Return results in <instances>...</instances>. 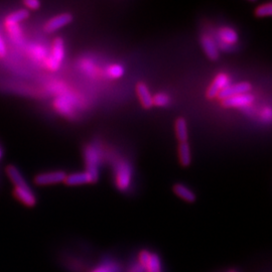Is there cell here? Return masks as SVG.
Listing matches in <instances>:
<instances>
[{
	"instance_id": "cell-16",
	"label": "cell",
	"mask_w": 272,
	"mask_h": 272,
	"mask_svg": "<svg viewBox=\"0 0 272 272\" xmlns=\"http://www.w3.org/2000/svg\"><path fill=\"white\" fill-rule=\"evenodd\" d=\"M179 157L183 167H189L192 162L191 148L188 142H181L179 146Z\"/></svg>"
},
{
	"instance_id": "cell-12",
	"label": "cell",
	"mask_w": 272,
	"mask_h": 272,
	"mask_svg": "<svg viewBox=\"0 0 272 272\" xmlns=\"http://www.w3.org/2000/svg\"><path fill=\"white\" fill-rule=\"evenodd\" d=\"M65 183L69 186H80L84 184H89V183H94V180L92 179L91 175L86 173H76L72 174L70 176H67Z\"/></svg>"
},
{
	"instance_id": "cell-18",
	"label": "cell",
	"mask_w": 272,
	"mask_h": 272,
	"mask_svg": "<svg viewBox=\"0 0 272 272\" xmlns=\"http://www.w3.org/2000/svg\"><path fill=\"white\" fill-rule=\"evenodd\" d=\"M7 175L10 179V181L13 183V185L15 187H26L28 186L26 181L24 180V178L21 176V174L19 173V171L13 167V166H9L7 168Z\"/></svg>"
},
{
	"instance_id": "cell-6",
	"label": "cell",
	"mask_w": 272,
	"mask_h": 272,
	"mask_svg": "<svg viewBox=\"0 0 272 272\" xmlns=\"http://www.w3.org/2000/svg\"><path fill=\"white\" fill-rule=\"evenodd\" d=\"M254 102V96L250 93L230 97L222 101V105L227 108H242L251 105Z\"/></svg>"
},
{
	"instance_id": "cell-4",
	"label": "cell",
	"mask_w": 272,
	"mask_h": 272,
	"mask_svg": "<svg viewBox=\"0 0 272 272\" xmlns=\"http://www.w3.org/2000/svg\"><path fill=\"white\" fill-rule=\"evenodd\" d=\"M67 175L63 172H51L37 175L34 179V183L38 186H47L53 184H60L65 182Z\"/></svg>"
},
{
	"instance_id": "cell-26",
	"label": "cell",
	"mask_w": 272,
	"mask_h": 272,
	"mask_svg": "<svg viewBox=\"0 0 272 272\" xmlns=\"http://www.w3.org/2000/svg\"><path fill=\"white\" fill-rule=\"evenodd\" d=\"M23 5L30 10H36L40 7V2L37 0H25L23 1Z\"/></svg>"
},
{
	"instance_id": "cell-24",
	"label": "cell",
	"mask_w": 272,
	"mask_h": 272,
	"mask_svg": "<svg viewBox=\"0 0 272 272\" xmlns=\"http://www.w3.org/2000/svg\"><path fill=\"white\" fill-rule=\"evenodd\" d=\"M152 100H153V104H155L156 106H160V107H165L170 103L169 96L163 94V93L156 94L154 97H152Z\"/></svg>"
},
{
	"instance_id": "cell-8",
	"label": "cell",
	"mask_w": 272,
	"mask_h": 272,
	"mask_svg": "<svg viewBox=\"0 0 272 272\" xmlns=\"http://www.w3.org/2000/svg\"><path fill=\"white\" fill-rule=\"evenodd\" d=\"M229 86V78L225 74H219L218 75L214 82L211 84L207 91V97L210 99L216 98L219 95V93Z\"/></svg>"
},
{
	"instance_id": "cell-14",
	"label": "cell",
	"mask_w": 272,
	"mask_h": 272,
	"mask_svg": "<svg viewBox=\"0 0 272 272\" xmlns=\"http://www.w3.org/2000/svg\"><path fill=\"white\" fill-rule=\"evenodd\" d=\"M174 192L178 197H180L181 199L185 200L188 203H194L197 199L195 193L193 191H191L189 188H187L185 185H182V184L175 185Z\"/></svg>"
},
{
	"instance_id": "cell-28",
	"label": "cell",
	"mask_w": 272,
	"mask_h": 272,
	"mask_svg": "<svg viewBox=\"0 0 272 272\" xmlns=\"http://www.w3.org/2000/svg\"><path fill=\"white\" fill-rule=\"evenodd\" d=\"M262 117L267 122H270V120H271V109L269 107H266L264 109L263 112H262Z\"/></svg>"
},
{
	"instance_id": "cell-7",
	"label": "cell",
	"mask_w": 272,
	"mask_h": 272,
	"mask_svg": "<svg viewBox=\"0 0 272 272\" xmlns=\"http://www.w3.org/2000/svg\"><path fill=\"white\" fill-rule=\"evenodd\" d=\"M72 20H73V15L71 13H61L59 15H56V16H53L52 18H50L46 22L44 29L46 32L57 31L60 28L69 24Z\"/></svg>"
},
{
	"instance_id": "cell-17",
	"label": "cell",
	"mask_w": 272,
	"mask_h": 272,
	"mask_svg": "<svg viewBox=\"0 0 272 272\" xmlns=\"http://www.w3.org/2000/svg\"><path fill=\"white\" fill-rule=\"evenodd\" d=\"M176 127V133H177V137L179 139L180 142H187L188 140V125H187V121L185 118H178L175 124Z\"/></svg>"
},
{
	"instance_id": "cell-19",
	"label": "cell",
	"mask_w": 272,
	"mask_h": 272,
	"mask_svg": "<svg viewBox=\"0 0 272 272\" xmlns=\"http://www.w3.org/2000/svg\"><path fill=\"white\" fill-rule=\"evenodd\" d=\"M29 15V12L27 9L22 8L19 10H16L12 13H10L6 19H5V23H11V24H18L20 21L26 19Z\"/></svg>"
},
{
	"instance_id": "cell-25",
	"label": "cell",
	"mask_w": 272,
	"mask_h": 272,
	"mask_svg": "<svg viewBox=\"0 0 272 272\" xmlns=\"http://www.w3.org/2000/svg\"><path fill=\"white\" fill-rule=\"evenodd\" d=\"M91 272H117V267L112 264H102L94 268Z\"/></svg>"
},
{
	"instance_id": "cell-9",
	"label": "cell",
	"mask_w": 272,
	"mask_h": 272,
	"mask_svg": "<svg viewBox=\"0 0 272 272\" xmlns=\"http://www.w3.org/2000/svg\"><path fill=\"white\" fill-rule=\"evenodd\" d=\"M14 196L26 207H34L36 205V198L28 186L15 187Z\"/></svg>"
},
{
	"instance_id": "cell-2",
	"label": "cell",
	"mask_w": 272,
	"mask_h": 272,
	"mask_svg": "<svg viewBox=\"0 0 272 272\" xmlns=\"http://www.w3.org/2000/svg\"><path fill=\"white\" fill-rule=\"evenodd\" d=\"M132 171L129 163L122 160L119 161L116 166V185L121 191H125L131 182Z\"/></svg>"
},
{
	"instance_id": "cell-11",
	"label": "cell",
	"mask_w": 272,
	"mask_h": 272,
	"mask_svg": "<svg viewBox=\"0 0 272 272\" xmlns=\"http://www.w3.org/2000/svg\"><path fill=\"white\" fill-rule=\"evenodd\" d=\"M136 92L138 95V98L140 100V103L143 108L149 109L153 106V100L152 96L147 88V86L144 83H138L136 86Z\"/></svg>"
},
{
	"instance_id": "cell-31",
	"label": "cell",
	"mask_w": 272,
	"mask_h": 272,
	"mask_svg": "<svg viewBox=\"0 0 272 272\" xmlns=\"http://www.w3.org/2000/svg\"><path fill=\"white\" fill-rule=\"evenodd\" d=\"M1 157H2V150H1V148H0V158Z\"/></svg>"
},
{
	"instance_id": "cell-27",
	"label": "cell",
	"mask_w": 272,
	"mask_h": 272,
	"mask_svg": "<svg viewBox=\"0 0 272 272\" xmlns=\"http://www.w3.org/2000/svg\"><path fill=\"white\" fill-rule=\"evenodd\" d=\"M6 54V45L2 35L0 34V58H3Z\"/></svg>"
},
{
	"instance_id": "cell-20",
	"label": "cell",
	"mask_w": 272,
	"mask_h": 272,
	"mask_svg": "<svg viewBox=\"0 0 272 272\" xmlns=\"http://www.w3.org/2000/svg\"><path fill=\"white\" fill-rule=\"evenodd\" d=\"M27 50H28L29 56L34 60L41 61V60L46 59V54L47 53H46L44 47L39 45V44H31V45H29Z\"/></svg>"
},
{
	"instance_id": "cell-15",
	"label": "cell",
	"mask_w": 272,
	"mask_h": 272,
	"mask_svg": "<svg viewBox=\"0 0 272 272\" xmlns=\"http://www.w3.org/2000/svg\"><path fill=\"white\" fill-rule=\"evenodd\" d=\"M219 36L222 42L232 45L238 40L237 32L231 27H222L219 30Z\"/></svg>"
},
{
	"instance_id": "cell-22",
	"label": "cell",
	"mask_w": 272,
	"mask_h": 272,
	"mask_svg": "<svg viewBox=\"0 0 272 272\" xmlns=\"http://www.w3.org/2000/svg\"><path fill=\"white\" fill-rule=\"evenodd\" d=\"M107 74L111 78H120L124 75V68L121 65H112L107 69Z\"/></svg>"
},
{
	"instance_id": "cell-1",
	"label": "cell",
	"mask_w": 272,
	"mask_h": 272,
	"mask_svg": "<svg viewBox=\"0 0 272 272\" xmlns=\"http://www.w3.org/2000/svg\"><path fill=\"white\" fill-rule=\"evenodd\" d=\"M138 264L143 268L144 272H162L160 257L156 253L147 250H141L138 254Z\"/></svg>"
},
{
	"instance_id": "cell-5",
	"label": "cell",
	"mask_w": 272,
	"mask_h": 272,
	"mask_svg": "<svg viewBox=\"0 0 272 272\" xmlns=\"http://www.w3.org/2000/svg\"><path fill=\"white\" fill-rule=\"evenodd\" d=\"M85 157H86V166L88 168L87 173L90 174L92 179L94 180V182H96L98 179L97 166L99 163V154L94 147L89 146L88 148H86Z\"/></svg>"
},
{
	"instance_id": "cell-13",
	"label": "cell",
	"mask_w": 272,
	"mask_h": 272,
	"mask_svg": "<svg viewBox=\"0 0 272 272\" xmlns=\"http://www.w3.org/2000/svg\"><path fill=\"white\" fill-rule=\"evenodd\" d=\"M48 57H50L52 60L58 62L59 64H61V62L64 60V58H65V45H64V41H63V39L61 37H57L56 39H54V41L52 43L51 53L49 54Z\"/></svg>"
},
{
	"instance_id": "cell-21",
	"label": "cell",
	"mask_w": 272,
	"mask_h": 272,
	"mask_svg": "<svg viewBox=\"0 0 272 272\" xmlns=\"http://www.w3.org/2000/svg\"><path fill=\"white\" fill-rule=\"evenodd\" d=\"M6 28L8 30V33L12 40L15 43H20L22 41V32L18 24H11V23H5Z\"/></svg>"
},
{
	"instance_id": "cell-10",
	"label": "cell",
	"mask_w": 272,
	"mask_h": 272,
	"mask_svg": "<svg viewBox=\"0 0 272 272\" xmlns=\"http://www.w3.org/2000/svg\"><path fill=\"white\" fill-rule=\"evenodd\" d=\"M201 43L205 53L210 60L216 61L219 59V48H218L216 42L211 36L203 35L201 38Z\"/></svg>"
},
{
	"instance_id": "cell-3",
	"label": "cell",
	"mask_w": 272,
	"mask_h": 272,
	"mask_svg": "<svg viewBox=\"0 0 272 272\" xmlns=\"http://www.w3.org/2000/svg\"><path fill=\"white\" fill-rule=\"evenodd\" d=\"M251 89H252V86L249 83H246V82L234 84V85L228 86L225 89H223L219 93V95H218V98L223 101V100L228 99L230 97H234V96H237V95L249 93Z\"/></svg>"
},
{
	"instance_id": "cell-30",
	"label": "cell",
	"mask_w": 272,
	"mask_h": 272,
	"mask_svg": "<svg viewBox=\"0 0 272 272\" xmlns=\"http://www.w3.org/2000/svg\"><path fill=\"white\" fill-rule=\"evenodd\" d=\"M228 272H238L237 270H235V269H230Z\"/></svg>"
},
{
	"instance_id": "cell-29",
	"label": "cell",
	"mask_w": 272,
	"mask_h": 272,
	"mask_svg": "<svg viewBox=\"0 0 272 272\" xmlns=\"http://www.w3.org/2000/svg\"><path fill=\"white\" fill-rule=\"evenodd\" d=\"M130 272H144L143 268L138 264L136 266H133L131 269H130Z\"/></svg>"
},
{
	"instance_id": "cell-23",
	"label": "cell",
	"mask_w": 272,
	"mask_h": 272,
	"mask_svg": "<svg viewBox=\"0 0 272 272\" xmlns=\"http://www.w3.org/2000/svg\"><path fill=\"white\" fill-rule=\"evenodd\" d=\"M272 14V4L266 3L258 6L255 10V15L258 17H266Z\"/></svg>"
}]
</instances>
